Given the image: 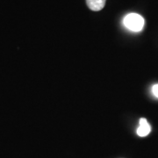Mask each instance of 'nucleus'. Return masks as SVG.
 Returning a JSON list of instances; mask_svg holds the SVG:
<instances>
[{
	"instance_id": "3",
	"label": "nucleus",
	"mask_w": 158,
	"mask_h": 158,
	"mask_svg": "<svg viewBox=\"0 0 158 158\" xmlns=\"http://www.w3.org/2000/svg\"><path fill=\"white\" fill-rule=\"evenodd\" d=\"M106 0H86L87 6L91 11H98L102 10L106 6Z\"/></svg>"
},
{
	"instance_id": "4",
	"label": "nucleus",
	"mask_w": 158,
	"mask_h": 158,
	"mask_svg": "<svg viewBox=\"0 0 158 158\" xmlns=\"http://www.w3.org/2000/svg\"><path fill=\"white\" fill-rule=\"evenodd\" d=\"M152 91H153V94L156 97V98H158V85H155L154 86H153Z\"/></svg>"
},
{
	"instance_id": "2",
	"label": "nucleus",
	"mask_w": 158,
	"mask_h": 158,
	"mask_svg": "<svg viewBox=\"0 0 158 158\" xmlns=\"http://www.w3.org/2000/svg\"><path fill=\"white\" fill-rule=\"evenodd\" d=\"M150 131H151V127L147 121V119L141 118L140 119V126L137 128V135L141 137H145L150 133Z\"/></svg>"
},
{
	"instance_id": "1",
	"label": "nucleus",
	"mask_w": 158,
	"mask_h": 158,
	"mask_svg": "<svg viewBox=\"0 0 158 158\" xmlns=\"http://www.w3.org/2000/svg\"><path fill=\"white\" fill-rule=\"evenodd\" d=\"M124 25L130 31L140 32L144 27V19L140 14L129 13L124 18Z\"/></svg>"
}]
</instances>
